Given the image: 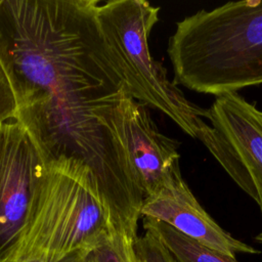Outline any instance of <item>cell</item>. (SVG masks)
I'll return each mask as SVG.
<instances>
[{"label":"cell","instance_id":"7","mask_svg":"<svg viewBox=\"0 0 262 262\" xmlns=\"http://www.w3.org/2000/svg\"><path fill=\"white\" fill-rule=\"evenodd\" d=\"M117 119L121 142L144 198L182 177L179 142L160 132L147 106L124 91Z\"/></svg>","mask_w":262,"mask_h":262},{"label":"cell","instance_id":"5","mask_svg":"<svg viewBox=\"0 0 262 262\" xmlns=\"http://www.w3.org/2000/svg\"><path fill=\"white\" fill-rule=\"evenodd\" d=\"M208 113L212 134L204 145L262 215V111L228 93L217 96Z\"/></svg>","mask_w":262,"mask_h":262},{"label":"cell","instance_id":"2","mask_svg":"<svg viewBox=\"0 0 262 262\" xmlns=\"http://www.w3.org/2000/svg\"><path fill=\"white\" fill-rule=\"evenodd\" d=\"M173 82L217 96L262 84V0L230 1L176 23Z\"/></svg>","mask_w":262,"mask_h":262},{"label":"cell","instance_id":"8","mask_svg":"<svg viewBox=\"0 0 262 262\" xmlns=\"http://www.w3.org/2000/svg\"><path fill=\"white\" fill-rule=\"evenodd\" d=\"M141 216L163 221L184 235L235 258L236 254H260L252 246L225 231L200 205L182 177L156 194L146 196Z\"/></svg>","mask_w":262,"mask_h":262},{"label":"cell","instance_id":"3","mask_svg":"<svg viewBox=\"0 0 262 262\" xmlns=\"http://www.w3.org/2000/svg\"><path fill=\"white\" fill-rule=\"evenodd\" d=\"M112 233L92 171L75 160L47 163L30 220L7 261L58 262L90 252Z\"/></svg>","mask_w":262,"mask_h":262},{"label":"cell","instance_id":"15","mask_svg":"<svg viewBox=\"0 0 262 262\" xmlns=\"http://www.w3.org/2000/svg\"><path fill=\"white\" fill-rule=\"evenodd\" d=\"M84 262H85V261H84Z\"/></svg>","mask_w":262,"mask_h":262},{"label":"cell","instance_id":"1","mask_svg":"<svg viewBox=\"0 0 262 262\" xmlns=\"http://www.w3.org/2000/svg\"><path fill=\"white\" fill-rule=\"evenodd\" d=\"M99 2L0 0V60L16 96V122L46 164L87 166L112 231L136 241L144 194L119 136L125 87L100 36Z\"/></svg>","mask_w":262,"mask_h":262},{"label":"cell","instance_id":"13","mask_svg":"<svg viewBox=\"0 0 262 262\" xmlns=\"http://www.w3.org/2000/svg\"><path fill=\"white\" fill-rule=\"evenodd\" d=\"M89 252L86 251H79V252H75L69 256H67L66 258H63L62 260L58 261V262H84L87 255ZM4 262H14V261H4ZM27 262H48V261H42V260H30Z\"/></svg>","mask_w":262,"mask_h":262},{"label":"cell","instance_id":"14","mask_svg":"<svg viewBox=\"0 0 262 262\" xmlns=\"http://www.w3.org/2000/svg\"><path fill=\"white\" fill-rule=\"evenodd\" d=\"M255 239H256L257 242H259V243H262V232L258 233V234L255 236Z\"/></svg>","mask_w":262,"mask_h":262},{"label":"cell","instance_id":"6","mask_svg":"<svg viewBox=\"0 0 262 262\" xmlns=\"http://www.w3.org/2000/svg\"><path fill=\"white\" fill-rule=\"evenodd\" d=\"M46 168L18 122L0 127V262L8 260L30 220Z\"/></svg>","mask_w":262,"mask_h":262},{"label":"cell","instance_id":"10","mask_svg":"<svg viewBox=\"0 0 262 262\" xmlns=\"http://www.w3.org/2000/svg\"><path fill=\"white\" fill-rule=\"evenodd\" d=\"M134 243L124 234L113 232L88 253L85 262H140Z\"/></svg>","mask_w":262,"mask_h":262},{"label":"cell","instance_id":"11","mask_svg":"<svg viewBox=\"0 0 262 262\" xmlns=\"http://www.w3.org/2000/svg\"><path fill=\"white\" fill-rule=\"evenodd\" d=\"M134 248L140 262H176L164 244L149 231L136 238Z\"/></svg>","mask_w":262,"mask_h":262},{"label":"cell","instance_id":"12","mask_svg":"<svg viewBox=\"0 0 262 262\" xmlns=\"http://www.w3.org/2000/svg\"><path fill=\"white\" fill-rule=\"evenodd\" d=\"M18 105L10 79L0 60V127L16 121Z\"/></svg>","mask_w":262,"mask_h":262},{"label":"cell","instance_id":"4","mask_svg":"<svg viewBox=\"0 0 262 262\" xmlns=\"http://www.w3.org/2000/svg\"><path fill=\"white\" fill-rule=\"evenodd\" d=\"M159 6L144 0L99 2L96 21L101 39L129 96L169 117L203 144L212 133L208 108L188 100L150 54L148 37L159 21Z\"/></svg>","mask_w":262,"mask_h":262},{"label":"cell","instance_id":"9","mask_svg":"<svg viewBox=\"0 0 262 262\" xmlns=\"http://www.w3.org/2000/svg\"><path fill=\"white\" fill-rule=\"evenodd\" d=\"M142 224L145 231L154 233L164 244L176 262H238L233 257L184 235L163 221L143 217Z\"/></svg>","mask_w":262,"mask_h":262}]
</instances>
